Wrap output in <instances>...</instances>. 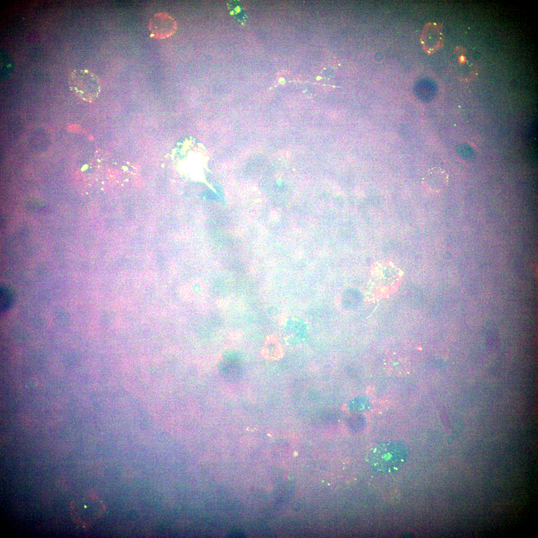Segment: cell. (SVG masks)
<instances>
[{
	"label": "cell",
	"mask_w": 538,
	"mask_h": 538,
	"mask_svg": "<svg viewBox=\"0 0 538 538\" xmlns=\"http://www.w3.org/2000/svg\"><path fill=\"white\" fill-rule=\"evenodd\" d=\"M401 277L399 269L392 264L381 263L375 267L371 284L373 297L378 299L392 293L398 286Z\"/></svg>",
	"instance_id": "6da1fadb"
},
{
	"label": "cell",
	"mask_w": 538,
	"mask_h": 538,
	"mask_svg": "<svg viewBox=\"0 0 538 538\" xmlns=\"http://www.w3.org/2000/svg\"><path fill=\"white\" fill-rule=\"evenodd\" d=\"M69 83L73 93L87 101L94 100L100 90L98 77L87 70L72 72L69 78Z\"/></svg>",
	"instance_id": "7a4b0ae2"
},
{
	"label": "cell",
	"mask_w": 538,
	"mask_h": 538,
	"mask_svg": "<svg viewBox=\"0 0 538 538\" xmlns=\"http://www.w3.org/2000/svg\"><path fill=\"white\" fill-rule=\"evenodd\" d=\"M407 456L403 452L381 450L372 453L369 461L371 466L377 471L393 472L403 466L407 460Z\"/></svg>",
	"instance_id": "3957f363"
},
{
	"label": "cell",
	"mask_w": 538,
	"mask_h": 538,
	"mask_svg": "<svg viewBox=\"0 0 538 538\" xmlns=\"http://www.w3.org/2000/svg\"><path fill=\"white\" fill-rule=\"evenodd\" d=\"M177 23L168 13L158 12L154 14L148 23L150 36L157 39H163L171 36L176 32Z\"/></svg>",
	"instance_id": "277c9868"
},
{
	"label": "cell",
	"mask_w": 538,
	"mask_h": 538,
	"mask_svg": "<svg viewBox=\"0 0 538 538\" xmlns=\"http://www.w3.org/2000/svg\"><path fill=\"white\" fill-rule=\"evenodd\" d=\"M422 182L429 190L440 192L448 185V175L445 170L439 167H432L425 172Z\"/></svg>",
	"instance_id": "5b68a950"
},
{
	"label": "cell",
	"mask_w": 538,
	"mask_h": 538,
	"mask_svg": "<svg viewBox=\"0 0 538 538\" xmlns=\"http://www.w3.org/2000/svg\"><path fill=\"white\" fill-rule=\"evenodd\" d=\"M442 35L438 26L432 23H427L421 36V42L425 50L428 53H433L442 46Z\"/></svg>",
	"instance_id": "8992f818"
},
{
	"label": "cell",
	"mask_w": 538,
	"mask_h": 538,
	"mask_svg": "<svg viewBox=\"0 0 538 538\" xmlns=\"http://www.w3.org/2000/svg\"><path fill=\"white\" fill-rule=\"evenodd\" d=\"M14 62L10 55L3 49L0 50V78H7L13 71Z\"/></svg>",
	"instance_id": "52a82bcc"
},
{
	"label": "cell",
	"mask_w": 538,
	"mask_h": 538,
	"mask_svg": "<svg viewBox=\"0 0 538 538\" xmlns=\"http://www.w3.org/2000/svg\"><path fill=\"white\" fill-rule=\"evenodd\" d=\"M396 361H392L388 364L387 366V371L393 375L403 376L405 375L408 371L407 365L405 363L404 359L396 358Z\"/></svg>",
	"instance_id": "ba28073f"
},
{
	"label": "cell",
	"mask_w": 538,
	"mask_h": 538,
	"mask_svg": "<svg viewBox=\"0 0 538 538\" xmlns=\"http://www.w3.org/2000/svg\"><path fill=\"white\" fill-rule=\"evenodd\" d=\"M13 301V296L11 291L6 287H1L0 290V310L4 311L9 309L12 305Z\"/></svg>",
	"instance_id": "9c48e42d"
}]
</instances>
